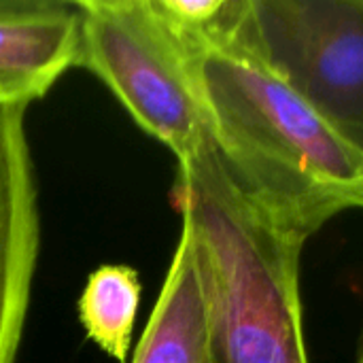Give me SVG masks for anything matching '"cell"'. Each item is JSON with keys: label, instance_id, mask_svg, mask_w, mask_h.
I'll list each match as a JSON object with an SVG mask.
<instances>
[{"label": "cell", "instance_id": "1", "mask_svg": "<svg viewBox=\"0 0 363 363\" xmlns=\"http://www.w3.org/2000/svg\"><path fill=\"white\" fill-rule=\"evenodd\" d=\"M206 130L238 189L306 242L363 211V153L238 43L181 47Z\"/></svg>", "mask_w": 363, "mask_h": 363}, {"label": "cell", "instance_id": "2", "mask_svg": "<svg viewBox=\"0 0 363 363\" xmlns=\"http://www.w3.org/2000/svg\"><path fill=\"white\" fill-rule=\"evenodd\" d=\"M172 202L200 266L208 363H308L300 302V238L274 225L228 174L206 132L179 162Z\"/></svg>", "mask_w": 363, "mask_h": 363}, {"label": "cell", "instance_id": "3", "mask_svg": "<svg viewBox=\"0 0 363 363\" xmlns=\"http://www.w3.org/2000/svg\"><path fill=\"white\" fill-rule=\"evenodd\" d=\"M77 66L91 70L132 119L179 162L206 136L187 57L151 0H79Z\"/></svg>", "mask_w": 363, "mask_h": 363}, {"label": "cell", "instance_id": "4", "mask_svg": "<svg viewBox=\"0 0 363 363\" xmlns=\"http://www.w3.org/2000/svg\"><path fill=\"white\" fill-rule=\"evenodd\" d=\"M238 45L363 153V0H249Z\"/></svg>", "mask_w": 363, "mask_h": 363}, {"label": "cell", "instance_id": "5", "mask_svg": "<svg viewBox=\"0 0 363 363\" xmlns=\"http://www.w3.org/2000/svg\"><path fill=\"white\" fill-rule=\"evenodd\" d=\"M26 106L0 108V363H15L38 257L34 166Z\"/></svg>", "mask_w": 363, "mask_h": 363}, {"label": "cell", "instance_id": "6", "mask_svg": "<svg viewBox=\"0 0 363 363\" xmlns=\"http://www.w3.org/2000/svg\"><path fill=\"white\" fill-rule=\"evenodd\" d=\"M77 2L0 0V108L28 106L77 66Z\"/></svg>", "mask_w": 363, "mask_h": 363}, {"label": "cell", "instance_id": "7", "mask_svg": "<svg viewBox=\"0 0 363 363\" xmlns=\"http://www.w3.org/2000/svg\"><path fill=\"white\" fill-rule=\"evenodd\" d=\"M132 363H208L206 296L185 228Z\"/></svg>", "mask_w": 363, "mask_h": 363}, {"label": "cell", "instance_id": "8", "mask_svg": "<svg viewBox=\"0 0 363 363\" xmlns=\"http://www.w3.org/2000/svg\"><path fill=\"white\" fill-rule=\"evenodd\" d=\"M140 277L132 266L96 268L79 298L77 313L87 338L115 362L125 363L140 306Z\"/></svg>", "mask_w": 363, "mask_h": 363}, {"label": "cell", "instance_id": "9", "mask_svg": "<svg viewBox=\"0 0 363 363\" xmlns=\"http://www.w3.org/2000/svg\"><path fill=\"white\" fill-rule=\"evenodd\" d=\"M355 363H363V334H362V340H359V349H357V359Z\"/></svg>", "mask_w": 363, "mask_h": 363}]
</instances>
